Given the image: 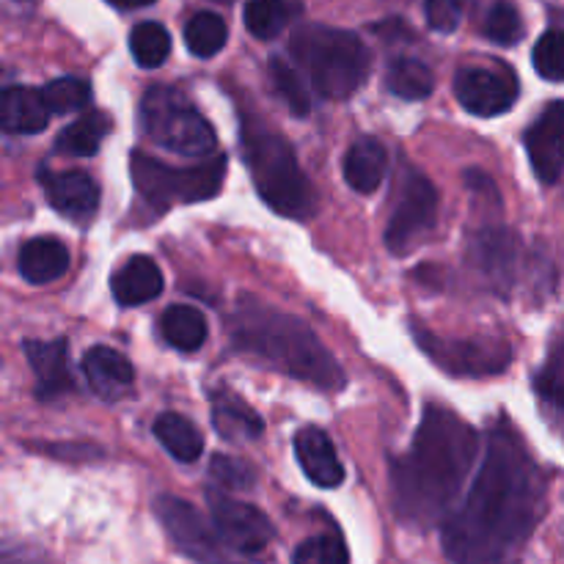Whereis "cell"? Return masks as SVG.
<instances>
[{"instance_id": "1", "label": "cell", "mask_w": 564, "mask_h": 564, "mask_svg": "<svg viewBox=\"0 0 564 564\" xmlns=\"http://www.w3.org/2000/svg\"><path fill=\"white\" fill-rule=\"evenodd\" d=\"M543 512V471L518 430L499 419L466 501L444 518L446 556L455 564H518Z\"/></svg>"}, {"instance_id": "2", "label": "cell", "mask_w": 564, "mask_h": 564, "mask_svg": "<svg viewBox=\"0 0 564 564\" xmlns=\"http://www.w3.org/2000/svg\"><path fill=\"white\" fill-rule=\"evenodd\" d=\"M479 435L444 405H427L411 449L391 463V499L411 527L444 521L455 507L474 463Z\"/></svg>"}, {"instance_id": "3", "label": "cell", "mask_w": 564, "mask_h": 564, "mask_svg": "<svg viewBox=\"0 0 564 564\" xmlns=\"http://www.w3.org/2000/svg\"><path fill=\"white\" fill-rule=\"evenodd\" d=\"M229 334L237 350L268 364L275 372L325 391L345 389L347 375L341 372L339 361L314 330L292 314L275 312L259 301H246L231 317Z\"/></svg>"}, {"instance_id": "4", "label": "cell", "mask_w": 564, "mask_h": 564, "mask_svg": "<svg viewBox=\"0 0 564 564\" xmlns=\"http://www.w3.org/2000/svg\"><path fill=\"white\" fill-rule=\"evenodd\" d=\"M242 154L257 193L270 209L295 220H306L317 213V193L284 135L253 119H242Z\"/></svg>"}, {"instance_id": "5", "label": "cell", "mask_w": 564, "mask_h": 564, "mask_svg": "<svg viewBox=\"0 0 564 564\" xmlns=\"http://www.w3.org/2000/svg\"><path fill=\"white\" fill-rule=\"evenodd\" d=\"M290 50L325 99H347L369 75V50L352 31L303 25L292 33Z\"/></svg>"}, {"instance_id": "6", "label": "cell", "mask_w": 564, "mask_h": 564, "mask_svg": "<svg viewBox=\"0 0 564 564\" xmlns=\"http://www.w3.org/2000/svg\"><path fill=\"white\" fill-rule=\"evenodd\" d=\"M130 171L143 202L154 209H171L176 204H198L218 196L226 180V158L218 154L193 169H174L143 152H132Z\"/></svg>"}, {"instance_id": "7", "label": "cell", "mask_w": 564, "mask_h": 564, "mask_svg": "<svg viewBox=\"0 0 564 564\" xmlns=\"http://www.w3.org/2000/svg\"><path fill=\"white\" fill-rule=\"evenodd\" d=\"M141 124L158 147L187 158H204L218 147L213 124L176 88L154 86L143 94Z\"/></svg>"}, {"instance_id": "8", "label": "cell", "mask_w": 564, "mask_h": 564, "mask_svg": "<svg viewBox=\"0 0 564 564\" xmlns=\"http://www.w3.org/2000/svg\"><path fill=\"white\" fill-rule=\"evenodd\" d=\"M397 193L400 196H397L389 226H386V246L397 257H405V253L416 251L438 224V191L416 169H405Z\"/></svg>"}, {"instance_id": "9", "label": "cell", "mask_w": 564, "mask_h": 564, "mask_svg": "<svg viewBox=\"0 0 564 564\" xmlns=\"http://www.w3.org/2000/svg\"><path fill=\"white\" fill-rule=\"evenodd\" d=\"M413 336L444 372L460 375V378L499 375L512 361L510 345L501 339H444V336L422 330L419 325H413Z\"/></svg>"}, {"instance_id": "10", "label": "cell", "mask_w": 564, "mask_h": 564, "mask_svg": "<svg viewBox=\"0 0 564 564\" xmlns=\"http://www.w3.org/2000/svg\"><path fill=\"white\" fill-rule=\"evenodd\" d=\"M207 505L209 516H213L215 534L235 554L257 556L273 543V523L257 507L242 505V501L226 496L224 490H207Z\"/></svg>"}, {"instance_id": "11", "label": "cell", "mask_w": 564, "mask_h": 564, "mask_svg": "<svg viewBox=\"0 0 564 564\" xmlns=\"http://www.w3.org/2000/svg\"><path fill=\"white\" fill-rule=\"evenodd\" d=\"M154 512L182 554L202 564H231L229 549L220 543L215 529L204 521L196 507L176 496H160L154 501Z\"/></svg>"}, {"instance_id": "12", "label": "cell", "mask_w": 564, "mask_h": 564, "mask_svg": "<svg viewBox=\"0 0 564 564\" xmlns=\"http://www.w3.org/2000/svg\"><path fill=\"white\" fill-rule=\"evenodd\" d=\"M518 91V77L510 66L496 64V66H468L460 69L455 77V97L468 113L482 116H501L516 105Z\"/></svg>"}, {"instance_id": "13", "label": "cell", "mask_w": 564, "mask_h": 564, "mask_svg": "<svg viewBox=\"0 0 564 564\" xmlns=\"http://www.w3.org/2000/svg\"><path fill=\"white\" fill-rule=\"evenodd\" d=\"M529 160L545 185H556L564 169V102L554 99L527 132Z\"/></svg>"}, {"instance_id": "14", "label": "cell", "mask_w": 564, "mask_h": 564, "mask_svg": "<svg viewBox=\"0 0 564 564\" xmlns=\"http://www.w3.org/2000/svg\"><path fill=\"white\" fill-rule=\"evenodd\" d=\"M50 207L72 220H83L97 213L99 185L86 171H47L39 174Z\"/></svg>"}, {"instance_id": "15", "label": "cell", "mask_w": 564, "mask_h": 564, "mask_svg": "<svg viewBox=\"0 0 564 564\" xmlns=\"http://www.w3.org/2000/svg\"><path fill=\"white\" fill-rule=\"evenodd\" d=\"M516 253H518L516 237H512L510 229H501V226L477 231V235L471 237V246H468L471 268L479 270V273L490 281V286L501 292H505L512 281Z\"/></svg>"}, {"instance_id": "16", "label": "cell", "mask_w": 564, "mask_h": 564, "mask_svg": "<svg viewBox=\"0 0 564 564\" xmlns=\"http://www.w3.org/2000/svg\"><path fill=\"white\" fill-rule=\"evenodd\" d=\"M25 356L31 361L33 375H36V394L39 400H55V397L72 391L69 372V350L66 339L53 341H25Z\"/></svg>"}, {"instance_id": "17", "label": "cell", "mask_w": 564, "mask_h": 564, "mask_svg": "<svg viewBox=\"0 0 564 564\" xmlns=\"http://www.w3.org/2000/svg\"><path fill=\"white\" fill-rule=\"evenodd\" d=\"M295 455L303 474H306L317 488H339V485L345 482V466H341L330 438L319 427L297 430Z\"/></svg>"}, {"instance_id": "18", "label": "cell", "mask_w": 564, "mask_h": 564, "mask_svg": "<svg viewBox=\"0 0 564 564\" xmlns=\"http://www.w3.org/2000/svg\"><path fill=\"white\" fill-rule=\"evenodd\" d=\"M83 372H86L88 386H91L94 394L105 402H116L124 394H130L132 380V364L121 356L113 347H91L83 358Z\"/></svg>"}, {"instance_id": "19", "label": "cell", "mask_w": 564, "mask_h": 564, "mask_svg": "<svg viewBox=\"0 0 564 564\" xmlns=\"http://www.w3.org/2000/svg\"><path fill=\"white\" fill-rule=\"evenodd\" d=\"M50 110L42 94L33 88L11 86L0 91V132L9 135H36L47 127Z\"/></svg>"}, {"instance_id": "20", "label": "cell", "mask_w": 564, "mask_h": 564, "mask_svg": "<svg viewBox=\"0 0 564 564\" xmlns=\"http://www.w3.org/2000/svg\"><path fill=\"white\" fill-rule=\"evenodd\" d=\"M163 273H160L158 262L149 257H132L121 264L113 273L110 290L121 306H141V303L154 301L163 292Z\"/></svg>"}, {"instance_id": "21", "label": "cell", "mask_w": 564, "mask_h": 564, "mask_svg": "<svg viewBox=\"0 0 564 564\" xmlns=\"http://www.w3.org/2000/svg\"><path fill=\"white\" fill-rule=\"evenodd\" d=\"M345 180L347 185L356 193H369L378 191L386 180V171H389V154H386V147L372 135L358 138L350 147V152L345 154Z\"/></svg>"}, {"instance_id": "22", "label": "cell", "mask_w": 564, "mask_h": 564, "mask_svg": "<svg viewBox=\"0 0 564 564\" xmlns=\"http://www.w3.org/2000/svg\"><path fill=\"white\" fill-rule=\"evenodd\" d=\"M69 270V251L53 237L28 240L20 251V273L31 284H50Z\"/></svg>"}, {"instance_id": "23", "label": "cell", "mask_w": 564, "mask_h": 564, "mask_svg": "<svg viewBox=\"0 0 564 564\" xmlns=\"http://www.w3.org/2000/svg\"><path fill=\"white\" fill-rule=\"evenodd\" d=\"M213 424L226 441H253L264 433V422L259 413L229 391L213 394Z\"/></svg>"}, {"instance_id": "24", "label": "cell", "mask_w": 564, "mask_h": 564, "mask_svg": "<svg viewBox=\"0 0 564 564\" xmlns=\"http://www.w3.org/2000/svg\"><path fill=\"white\" fill-rule=\"evenodd\" d=\"M154 438L180 463H196L204 452V438L193 422L180 413H163L154 422Z\"/></svg>"}, {"instance_id": "25", "label": "cell", "mask_w": 564, "mask_h": 564, "mask_svg": "<svg viewBox=\"0 0 564 564\" xmlns=\"http://www.w3.org/2000/svg\"><path fill=\"white\" fill-rule=\"evenodd\" d=\"M160 328H163L165 341L174 345L176 350L193 352L207 341V319H204V314L193 306H182V303L165 308Z\"/></svg>"}, {"instance_id": "26", "label": "cell", "mask_w": 564, "mask_h": 564, "mask_svg": "<svg viewBox=\"0 0 564 564\" xmlns=\"http://www.w3.org/2000/svg\"><path fill=\"white\" fill-rule=\"evenodd\" d=\"M110 132V119L105 113H86L77 121H72L58 138H55V149L64 154H75V158H94L102 143V138Z\"/></svg>"}, {"instance_id": "27", "label": "cell", "mask_w": 564, "mask_h": 564, "mask_svg": "<svg viewBox=\"0 0 564 564\" xmlns=\"http://www.w3.org/2000/svg\"><path fill=\"white\" fill-rule=\"evenodd\" d=\"M226 42H229V28H226L224 17L213 14V11H198L185 25V44L198 58H213L226 47Z\"/></svg>"}, {"instance_id": "28", "label": "cell", "mask_w": 564, "mask_h": 564, "mask_svg": "<svg viewBox=\"0 0 564 564\" xmlns=\"http://www.w3.org/2000/svg\"><path fill=\"white\" fill-rule=\"evenodd\" d=\"M386 83H389V91L402 99H424L430 97L435 88L433 72H430V66L422 64L419 58H397L394 64L389 66Z\"/></svg>"}, {"instance_id": "29", "label": "cell", "mask_w": 564, "mask_h": 564, "mask_svg": "<svg viewBox=\"0 0 564 564\" xmlns=\"http://www.w3.org/2000/svg\"><path fill=\"white\" fill-rule=\"evenodd\" d=\"M130 53L143 69H158L171 53V33L160 22H141L130 33Z\"/></svg>"}, {"instance_id": "30", "label": "cell", "mask_w": 564, "mask_h": 564, "mask_svg": "<svg viewBox=\"0 0 564 564\" xmlns=\"http://www.w3.org/2000/svg\"><path fill=\"white\" fill-rule=\"evenodd\" d=\"M292 11L284 0H251L242 11V20H246V28L251 36L262 39V42H270V39L279 36L281 31L290 22Z\"/></svg>"}, {"instance_id": "31", "label": "cell", "mask_w": 564, "mask_h": 564, "mask_svg": "<svg viewBox=\"0 0 564 564\" xmlns=\"http://www.w3.org/2000/svg\"><path fill=\"white\" fill-rule=\"evenodd\" d=\"M39 94H42L44 108L50 110V116L75 113V110H83L91 102V86L86 80H80V77H58V80H50Z\"/></svg>"}, {"instance_id": "32", "label": "cell", "mask_w": 564, "mask_h": 564, "mask_svg": "<svg viewBox=\"0 0 564 564\" xmlns=\"http://www.w3.org/2000/svg\"><path fill=\"white\" fill-rule=\"evenodd\" d=\"M270 77H273L275 91H279L281 99L290 105L292 113L306 116L308 110H312V99H308L306 86H303L301 72H297L290 61H284L275 55V58L270 61Z\"/></svg>"}, {"instance_id": "33", "label": "cell", "mask_w": 564, "mask_h": 564, "mask_svg": "<svg viewBox=\"0 0 564 564\" xmlns=\"http://www.w3.org/2000/svg\"><path fill=\"white\" fill-rule=\"evenodd\" d=\"M292 564H350V554L339 532L314 534L295 549Z\"/></svg>"}, {"instance_id": "34", "label": "cell", "mask_w": 564, "mask_h": 564, "mask_svg": "<svg viewBox=\"0 0 564 564\" xmlns=\"http://www.w3.org/2000/svg\"><path fill=\"white\" fill-rule=\"evenodd\" d=\"M485 36L496 44H505V47L516 44L523 36V22L516 6L507 3V0L496 3L485 17Z\"/></svg>"}, {"instance_id": "35", "label": "cell", "mask_w": 564, "mask_h": 564, "mask_svg": "<svg viewBox=\"0 0 564 564\" xmlns=\"http://www.w3.org/2000/svg\"><path fill=\"white\" fill-rule=\"evenodd\" d=\"M534 69H538L540 77L551 83H562L564 80V58H562V31L551 28L545 31L543 36L538 39L534 44Z\"/></svg>"}, {"instance_id": "36", "label": "cell", "mask_w": 564, "mask_h": 564, "mask_svg": "<svg viewBox=\"0 0 564 564\" xmlns=\"http://www.w3.org/2000/svg\"><path fill=\"white\" fill-rule=\"evenodd\" d=\"M538 394L545 405L554 413L562 411V391H564V361H562V347L556 345L551 350L549 361H545L543 372L538 375Z\"/></svg>"}, {"instance_id": "37", "label": "cell", "mask_w": 564, "mask_h": 564, "mask_svg": "<svg viewBox=\"0 0 564 564\" xmlns=\"http://www.w3.org/2000/svg\"><path fill=\"white\" fill-rule=\"evenodd\" d=\"M209 474L226 490H251L253 482H257L251 466L229 455H215L213 463H209Z\"/></svg>"}, {"instance_id": "38", "label": "cell", "mask_w": 564, "mask_h": 564, "mask_svg": "<svg viewBox=\"0 0 564 564\" xmlns=\"http://www.w3.org/2000/svg\"><path fill=\"white\" fill-rule=\"evenodd\" d=\"M424 14H427V25L433 28V31L452 33L460 25V0H427Z\"/></svg>"}, {"instance_id": "39", "label": "cell", "mask_w": 564, "mask_h": 564, "mask_svg": "<svg viewBox=\"0 0 564 564\" xmlns=\"http://www.w3.org/2000/svg\"><path fill=\"white\" fill-rule=\"evenodd\" d=\"M42 562V554L31 545L22 543H6L0 540V564H39Z\"/></svg>"}, {"instance_id": "40", "label": "cell", "mask_w": 564, "mask_h": 564, "mask_svg": "<svg viewBox=\"0 0 564 564\" xmlns=\"http://www.w3.org/2000/svg\"><path fill=\"white\" fill-rule=\"evenodd\" d=\"M116 9H143V6H152L154 0H108Z\"/></svg>"}]
</instances>
